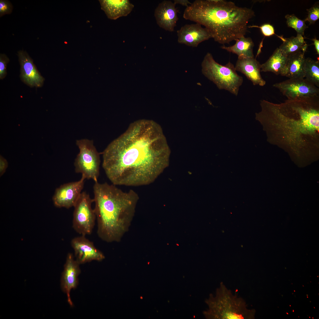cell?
I'll use <instances>...</instances> for the list:
<instances>
[{"mask_svg":"<svg viewBox=\"0 0 319 319\" xmlns=\"http://www.w3.org/2000/svg\"><path fill=\"white\" fill-rule=\"evenodd\" d=\"M169 150L160 126L141 119L102 152V167L112 184L138 187L152 183L167 165Z\"/></svg>","mask_w":319,"mask_h":319,"instance_id":"6da1fadb","label":"cell"},{"mask_svg":"<svg viewBox=\"0 0 319 319\" xmlns=\"http://www.w3.org/2000/svg\"><path fill=\"white\" fill-rule=\"evenodd\" d=\"M255 118L273 145L296 155L319 149V97L287 99L280 103L263 100Z\"/></svg>","mask_w":319,"mask_h":319,"instance_id":"7a4b0ae2","label":"cell"},{"mask_svg":"<svg viewBox=\"0 0 319 319\" xmlns=\"http://www.w3.org/2000/svg\"><path fill=\"white\" fill-rule=\"evenodd\" d=\"M95 183L93 200L97 235L107 242H120L129 230L139 196L132 189L125 191L113 184Z\"/></svg>","mask_w":319,"mask_h":319,"instance_id":"3957f363","label":"cell"},{"mask_svg":"<svg viewBox=\"0 0 319 319\" xmlns=\"http://www.w3.org/2000/svg\"><path fill=\"white\" fill-rule=\"evenodd\" d=\"M255 16L251 9L223 0H195L183 14L184 19L204 26L214 41L224 45L245 36Z\"/></svg>","mask_w":319,"mask_h":319,"instance_id":"277c9868","label":"cell"},{"mask_svg":"<svg viewBox=\"0 0 319 319\" xmlns=\"http://www.w3.org/2000/svg\"><path fill=\"white\" fill-rule=\"evenodd\" d=\"M209 309L204 313L206 318L213 319H252L255 311L249 309L241 297L234 295L223 282L220 283L215 296L211 294L206 301Z\"/></svg>","mask_w":319,"mask_h":319,"instance_id":"5b68a950","label":"cell"},{"mask_svg":"<svg viewBox=\"0 0 319 319\" xmlns=\"http://www.w3.org/2000/svg\"><path fill=\"white\" fill-rule=\"evenodd\" d=\"M203 74L220 89L228 91L236 96L243 80L236 72L234 65L229 62L223 65L217 62L212 54L207 53L201 63Z\"/></svg>","mask_w":319,"mask_h":319,"instance_id":"8992f818","label":"cell"},{"mask_svg":"<svg viewBox=\"0 0 319 319\" xmlns=\"http://www.w3.org/2000/svg\"><path fill=\"white\" fill-rule=\"evenodd\" d=\"M76 144L79 152L74 163L75 172L82 174L85 179L98 182L100 160V154L93 141L87 139L77 140Z\"/></svg>","mask_w":319,"mask_h":319,"instance_id":"52a82bcc","label":"cell"},{"mask_svg":"<svg viewBox=\"0 0 319 319\" xmlns=\"http://www.w3.org/2000/svg\"><path fill=\"white\" fill-rule=\"evenodd\" d=\"M94 202L89 195L82 192L74 207L72 226L82 235L91 234L95 223L96 216L92 204Z\"/></svg>","mask_w":319,"mask_h":319,"instance_id":"ba28073f","label":"cell"},{"mask_svg":"<svg viewBox=\"0 0 319 319\" xmlns=\"http://www.w3.org/2000/svg\"><path fill=\"white\" fill-rule=\"evenodd\" d=\"M273 87L278 89L287 99L318 95L319 89L305 78H289L276 83Z\"/></svg>","mask_w":319,"mask_h":319,"instance_id":"9c48e42d","label":"cell"},{"mask_svg":"<svg viewBox=\"0 0 319 319\" xmlns=\"http://www.w3.org/2000/svg\"><path fill=\"white\" fill-rule=\"evenodd\" d=\"M85 179L82 175L79 180L63 184L57 188L52 198L54 205L66 209L74 207L82 192Z\"/></svg>","mask_w":319,"mask_h":319,"instance_id":"30bf717a","label":"cell"},{"mask_svg":"<svg viewBox=\"0 0 319 319\" xmlns=\"http://www.w3.org/2000/svg\"><path fill=\"white\" fill-rule=\"evenodd\" d=\"M71 244L74 251L75 260L79 264L92 261H101L105 258L103 254L85 236L82 235L73 238Z\"/></svg>","mask_w":319,"mask_h":319,"instance_id":"8fae6325","label":"cell"},{"mask_svg":"<svg viewBox=\"0 0 319 319\" xmlns=\"http://www.w3.org/2000/svg\"><path fill=\"white\" fill-rule=\"evenodd\" d=\"M196 23L186 24L177 31L179 43L195 47L201 42L212 38V35L206 28Z\"/></svg>","mask_w":319,"mask_h":319,"instance_id":"7c38bea8","label":"cell"},{"mask_svg":"<svg viewBox=\"0 0 319 319\" xmlns=\"http://www.w3.org/2000/svg\"><path fill=\"white\" fill-rule=\"evenodd\" d=\"M18 56L20 65V77L22 81L31 87H41L45 79L37 69L32 59L23 50L18 51Z\"/></svg>","mask_w":319,"mask_h":319,"instance_id":"4fadbf2b","label":"cell"},{"mask_svg":"<svg viewBox=\"0 0 319 319\" xmlns=\"http://www.w3.org/2000/svg\"><path fill=\"white\" fill-rule=\"evenodd\" d=\"M79 264L75 260L72 254H68L62 275L61 286L62 291L66 294L68 302L71 306H73V303L70 297V292L71 290L76 288L78 284V276L81 272Z\"/></svg>","mask_w":319,"mask_h":319,"instance_id":"5bb4252c","label":"cell"},{"mask_svg":"<svg viewBox=\"0 0 319 319\" xmlns=\"http://www.w3.org/2000/svg\"><path fill=\"white\" fill-rule=\"evenodd\" d=\"M178 10L171 1L164 0L155 9L154 16L158 25L165 30L174 31L178 19Z\"/></svg>","mask_w":319,"mask_h":319,"instance_id":"9a60e30c","label":"cell"},{"mask_svg":"<svg viewBox=\"0 0 319 319\" xmlns=\"http://www.w3.org/2000/svg\"><path fill=\"white\" fill-rule=\"evenodd\" d=\"M235 67L236 71L244 74L254 85L263 86L266 84L260 73L261 64L254 58H238Z\"/></svg>","mask_w":319,"mask_h":319,"instance_id":"2e32d148","label":"cell"},{"mask_svg":"<svg viewBox=\"0 0 319 319\" xmlns=\"http://www.w3.org/2000/svg\"><path fill=\"white\" fill-rule=\"evenodd\" d=\"M101 9L108 18L115 20L127 16L132 11L134 5L128 0H99Z\"/></svg>","mask_w":319,"mask_h":319,"instance_id":"e0dca14e","label":"cell"},{"mask_svg":"<svg viewBox=\"0 0 319 319\" xmlns=\"http://www.w3.org/2000/svg\"><path fill=\"white\" fill-rule=\"evenodd\" d=\"M305 52H301L287 57L285 66L281 76L289 78L304 77V66Z\"/></svg>","mask_w":319,"mask_h":319,"instance_id":"ac0fdd59","label":"cell"},{"mask_svg":"<svg viewBox=\"0 0 319 319\" xmlns=\"http://www.w3.org/2000/svg\"><path fill=\"white\" fill-rule=\"evenodd\" d=\"M287 57L279 48L274 51L269 59L261 64V72H271L276 75H282L284 69Z\"/></svg>","mask_w":319,"mask_h":319,"instance_id":"d6986e66","label":"cell"},{"mask_svg":"<svg viewBox=\"0 0 319 319\" xmlns=\"http://www.w3.org/2000/svg\"><path fill=\"white\" fill-rule=\"evenodd\" d=\"M236 41L235 44L232 45L226 46L223 45L221 48L236 54L238 58H254L253 49L254 43L251 38L244 36Z\"/></svg>","mask_w":319,"mask_h":319,"instance_id":"ffe728a7","label":"cell"},{"mask_svg":"<svg viewBox=\"0 0 319 319\" xmlns=\"http://www.w3.org/2000/svg\"><path fill=\"white\" fill-rule=\"evenodd\" d=\"M283 43L279 48L281 52L287 57L291 55L303 52H305L307 45L303 36L297 35L296 36L282 39Z\"/></svg>","mask_w":319,"mask_h":319,"instance_id":"44dd1931","label":"cell"},{"mask_svg":"<svg viewBox=\"0 0 319 319\" xmlns=\"http://www.w3.org/2000/svg\"><path fill=\"white\" fill-rule=\"evenodd\" d=\"M304 77L318 87H319V61L310 58L305 59L304 66Z\"/></svg>","mask_w":319,"mask_h":319,"instance_id":"7402d4cb","label":"cell"},{"mask_svg":"<svg viewBox=\"0 0 319 319\" xmlns=\"http://www.w3.org/2000/svg\"><path fill=\"white\" fill-rule=\"evenodd\" d=\"M285 18L288 27L295 30L297 35H304L305 30L308 27L304 20L299 19L294 14H287L285 16Z\"/></svg>","mask_w":319,"mask_h":319,"instance_id":"603a6c76","label":"cell"},{"mask_svg":"<svg viewBox=\"0 0 319 319\" xmlns=\"http://www.w3.org/2000/svg\"><path fill=\"white\" fill-rule=\"evenodd\" d=\"M308 15L304 20L307 21L309 25L313 24L319 19V5L318 2L315 3L311 7L307 9Z\"/></svg>","mask_w":319,"mask_h":319,"instance_id":"cb8c5ba5","label":"cell"},{"mask_svg":"<svg viewBox=\"0 0 319 319\" xmlns=\"http://www.w3.org/2000/svg\"><path fill=\"white\" fill-rule=\"evenodd\" d=\"M252 27L259 28L263 34L265 36L269 37L275 34L274 27L269 24H265L260 26L253 25L248 26V28Z\"/></svg>","mask_w":319,"mask_h":319,"instance_id":"d4e9b609","label":"cell"},{"mask_svg":"<svg viewBox=\"0 0 319 319\" xmlns=\"http://www.w3.org/2000/svg\"><path fill=\"white\" fill-rule=\"evenodd\" d=\"M9 60L4 54L0 55V79H3L6 75V66Z\"/></svg>","mask_w":319,"mask_h":319,"instance_id":"484cf974","label":"cell"},{"mask_svg":"<svg viewBox=\"0 0 319 319\" xmlns=\"http://www.w3.org/2000/svg\"><path fill=\"white\" fill-rule=\"evenodd\" d=\"M13 6L10 1L8 0L0 1V16H2L11 13Z\"/></svg>","mask_w":319,"mask_h":319,"instance_id":"4316f807","label":"cell"},{"mask_svg":"<svg viewBox=\"0 0 319 319\" xmlns=\"http://www.w3.org/2000/svg\"><path fill=\"white\" fill-rule=\"evenodd\" d=\"M8 166V162L1 155L0 156V175L1 176L5 172Z\"/></svg>","mask_w":319,"mask_h":319,"instance_id":"83f0119b","label":"cell"},{"mask_svg":"<svg viewBox=\"0 0 319 319\" xmlns=\"http://www.w3.org/2000/svg\"><path fill=\"white\" fill-rule=\"evenodd\" d=\"M173 3L175 5L176 4H179L186 6V7L192 3L188 0H174Z\"/></svg>","mask_w":319,"mask_h":319,"instance_id":"f1b7e54d","label":"cell"},{"mask_svg":"<svg viewBox=\"0 0 319 319\" xmlns=\"http://www.w3.org/2000/svg\"><path fill=\"white\" fill-rule=\"evenodd\" d=\"M314 42V44L315 46V48L317 53L319 55V40L316 39V38H314L313 40Z\"/></svg>","mask_w":319,"mask_h":319,"instance_id":"f546056e","label":"cell"}]
</instances>
